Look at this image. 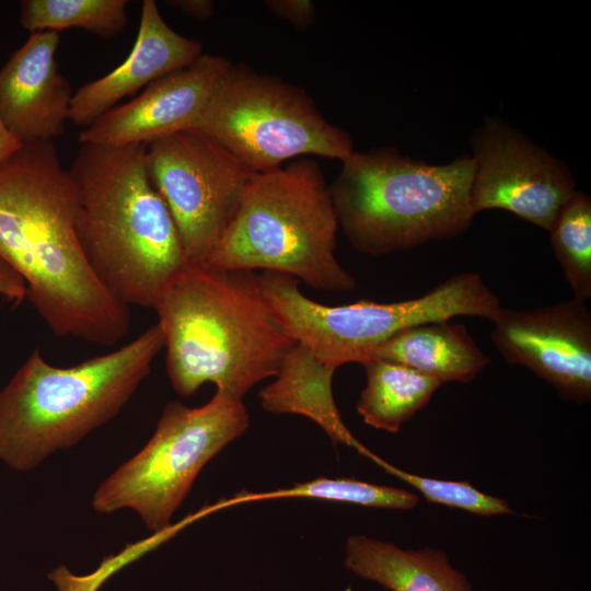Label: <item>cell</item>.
<instances>
[{
  "instance_id": "6",
  "label": "cell",
  "mask_w": 591,
  "mask_h": 591,
  "mask_svg": "<svg viewBox=\"0 0 591 591\" xmlns=\"http://www.w3.org/2000/svg\"><path fill=\"white\" fill-rule=\"evenodd\" d=\"M339 229L329 185L310 159L257 173L211 254L215 269L274 271L312 288L350 291L356 279L335 252Z\"/></svg>"
},
{
  "instance_id": "20",
  "label": "cell",
  "mask_w": 591,
  "mask_h": 591,
  "mask_svg": "<svg viewBox=\"0 0 591 591\" xmlns=\"http://www.w3.org/2000/svg\"><path fill=\"white\" fill-rule=\"evenodd\" d=\"M127 0H24L20 24L31 33L77 27L104 38L118 35L128 23Z\"/></svg>"
},
{
  "instance_id": "8",
  "label": "cell",
  "mask_w": 591,
  "mask_h": 591,
  "mask_svg": "<svg viewBox=\"0 0 591 591\" xmlns=\"http://www.w3.org/2000/svg\"><path fill=\"white\" fill-rule=\"evenodd\" d=\"M189 129L257 173L300 155L341 162L354 152L350 135L329 123L304 89L244 63L231 62Z\"/></svg>"
},
{
  "instance_id": "16",
  "label": "cell",
  "mask_w": 591,
  "mask_h": 591,
  "mask_svg": "<svg viewBox=\"0 0 591 591\" xmlns=\"http://www.w3.org/2000/svg\"><path fill=\"white\" fill-rule=\"evenodd\" d=\"M346 568L391 591H475L441 549H404L362 534L346 542Z\"/></svg>"
},
{
  "instance_id": "26",
  "label": "cell",
  "mask_w": 591,
  "mask_h": 591,
  "mask_svg": "<svg viewBox=\"0 0 591 591\" xmlns=\"http://www.w3.org/2000/svg\"><path fill=\"white\" fill-rule=\"evenodd\" d=\"M165 3L177 8L190 18L201 21L212 16L216 9V3L211 0H171Z\"/></svg>"
},
{
  "instance_id": "23",
  "label": "cell",
  "mask_w": 591,
  "mask_h": 591,
  "mask_svg": "<svg viewBox=\"0 0 591 591\" xmlns=\"http://www.w3.org/2000/svg\"><path fill=\"white\" fill-rule=\"evenodd\" d=\"M369 459L386 473L416 488L430 502L462 509L483 517L513 513L506 500L487 495L473 487L468 482L443 480L415 475L383 461L374 453H371Z\"/></svg>"
},
{
  "instance_id": "2",
  "label": "cell",
  "mask_w": 591,
  "mask_h": 591,
  "mask_svg": "<svg viewBox=\"0 0 591 591\" xmlns=\"http://www.w3.org/2000/svg\"><path fill=\"white\" fill-rule=\"evenodd\" d=\"M153 309L164 335L174 391L190 396L205 383L243 399L275 376L297 341L267 303L252 270L188 263Z\"/></svg>"
},
{
  "instance_id": "9",
  "label": "cell",
  "mask_w": 591,
  "mask_h": 591,
  "mask_svg": "<svg viewBox=\"0 0 591 591\" xmlns=\"http://www.w3.org/2000/svg\"><path fill=\"white\" fill-rule=\"evenodd\" d=\"M248 426L243 399L221 391L200 407L170 402L143 448L96 488L93 509H131L153 533L167 530L202 467Z\"/></svg>"
},
{
  "instance_id": "3",
  "label": "cell",
  "mask_w": 591,
  "mask_h": 591,
  "mask_svg": "<svg viewBox=\"0 0 591 591\" xmlns=\"http://www.w3.org/2000/svg\"><path fill=\"white\" fill-rule=\"evenodd\" d=\"M77 234L95 275L130 308H152L189 263L174 219L155 189L146 146L80 143L68 169Z\"/></svg>"
},
{
  "instance_id": "18",
  "label": "cell",
  "mask_w": 591,
  "mask_h": 591,
  "mask_svg": "<svg viewBox=\"0 0 591 591\" xmlns=\"http://www.w3.org/2000/svg\"><path fill=\"white\" fill-rule=\"evenodd\" d=\"M371 359L404 364L442 384L467 383L490 363L466 326L451 320L403 329L382 344Z\"/></svg>"
},
{
  "instance_id": "21",
  "label": "cell",
  "mask_w": 591,
  "mask_h": 591,
  "mask_svg": "<svg viewBox=\"0 0 591 591\" xmlns=\"http://www.w3.org/2000/svg\"><path fill=\"white\" fill-rule=\"evenodd\" d=\"M549 242L572 298H591V198L576 189L560 206L549 230Z\"/></svg>"
},
{
  "instance_id": "15",
  "label": "cell",
  "mask_w": 591,
  "mask_h": 591,
  "mask_svg": "<svg viewBox=\"0 0 591 591\" xmlns=\"http://www.w3.org/2000/svg\"><path fill=\"white\" fill-rule=\"evenodd\" d=\"M202 55V43L175 32L154 0L141 5L138 34L126 59L114 70L81 85L70 105L69 120L85 128L97 117L153 81L188 67Z\"/></svg>"
},
{
  "instance_id": "27",
  "label": "cell",
  "mask_w": 591,
  "mask_h": 591,
  "mask_svg": "<svg viewBox=\"0 0 591 591\" xmlns=\"http://www.w3.org/2000/svg\"><path fill=\"white\" fill-rule=\"evenodd\" d=\"M22 147L0 118V166L7 163Z\"/></svg>"
},
{
  "instance_id": "24",
  "label": "cell",
  "mask_w": 591,
  "mask_h": 591,
  "mask_svg": "<svg viewBox=\"0 0 591 591\" xmlns=\"http://www.w3.org/2000/svg\"><path fill=\"white\" fill-rule=\"evenodd\" d=\"M263 3L273 15L300 31H305L315 22L316 8L310 0H266Z\"/></svg>"
},
{
  "instance_id": "1",
  "label": "cell",
  "mask_w": 591,
  "mask_h": 591,
  "mask_svg": "<svg viewBox=\"0 0 591 591\" xmlns=\"http://www.w3.org/2000/svg\"><path fill=\"white\" fill-rule=\"evenodd\" d=\"M77 197L54 141L24 143L0 166V258L59 337L112 346L130 327L89 264L77 234Z\"/></svg>"
},
{
  "instance_id": "5",
  "label": "cell",
  "mask_w": 591,
  "mask_h": 591,
  "mask_svg": "<svg viewBox=\"0 0 591 591\" xmlns=\"http://www.w3.org/2000/svg\"><path fill=\"white\" fill-rule=\"evenodd\" d=\"M472 174L466 153L431 164L382 147L343 160L329 192L351 246L379 256L463 234L475 217Z\"/></svg>"
},
{
  "instance_id": "11",
  "label": "cell",
  "mask_w": 591,
  "mask_h": 591,
  "mask_svg": "<svg viewBox=\"0 0 591 591\" xmlns=\"http://www.w3.org/2000/svg\"><path fill=\"white\" fill-rule=\"evenodd\" d=\"M473 213L501 209L546 231L577 189L569 166L500 117L488 116L471 136Z\"/></svg>"
},
{
  "instance_id": "14",
  "label": "cell",
  "mask_w": 591,
  "mask_h": 591,
  "mask_svg": "<svg viewBox=\"0 0 591 591\" xmlns=\"http://www.w3.org/2000/svg\"><path fill=\"white\" fill-rule=\"evenodd\" d=\"M58 32H33L0 69V118L22 144L54 141L69 120L74 92L58 69Z\"/></svg>"
},
{
  "instance_id": "17",
  "label": "cell",
  "mask_w": 591,
  "mask_h": 591,
  "mask_svg": "<svg viewBox=\"0 0 591 591\" xmlns=\"http://www.w3.org/2000/svg\"><path fill=\"white\" fill-rule=\"evenodd\" d=\"M336 369L321 362L297 343L283 359L275 380L259 392L262 407L271 414H297L316 422L334 442L369 451L344 424L335 404L332 382Z\"/></svg>"
},
{
  "instance_id": "25",
  "label": "cell",
  "mask_w": 591,
  "mask_h": 591,
  "mask_svg": "<svg viewBox=\"0 0 591 591\" xmlns=\"http://www.w3.org/2000/svg\"><path fill=\"white\" fill-rule=\"evenodd\" d=\"M0 297L14 305L26 298V285L22 277L0 258Z\"/></svg>"
},
{
  "instance_id": "7",
  "label": "cell",
  "mask_w": 591,
  "mask_h": 591,
  "mask_svg": "<svg viewBox=\"0 0 591 591\" xmlns=\"http://www.w3.org/2000/svg\"><path fill=\"white\" fill-rule=\"evenodd\" d=\"M262 292L290 336L324 364H363L387 339L408 327L477 316L491 322L502 308L477 273H460L425 294L389 303L359 301L329 306L309 299L291 276L262 271Z\"/></svg>"
},
{
  "instance_id": "12",
  "label": "cell",
  "mask_w": 591,
  "mask_h": 591,
  "mask_svg": "<svg viewBox=\"0 0 591 591\" xmlns=\"http://www.w3.org/2000/svg\"><path fill=\"white\" fill-rule=\"evenodd\" d=\"M506 362L531 370L577 404L591 399V311L569 300L532 309L501 308L490 322Z\"/></svg>"
},
{
  "instance_id": "13",
  "label": "cell",
  "mask_w": 591,
  "mask_h": 591,
  "mask_svg": "<svg viewBox=\"0 0 591 591\" xmlns=\"http://www.w3.org/2000/svg\"><path fill=\"white\" fill-rule=\"evenodd\" d=\"M230 65L223 56L202 54L188 67L153 81L134 100L102 114L80 131L79 142L146 146L189 129Z\"/></svg>"
},
{
  "instance_id": "22",
  "label": "cell",
  "mask_w": 591,
  "mask_h": 591,
  "mask_svg": "<svg viewBox=\"0 0 591 591\" xmlns=\"http://www.w3.org/2000/svg\"><path fill=\"white\" fill-rule=\"evenodd\" d=\"M308 498L339 501L371 508L412 510L419 497L409 490L371 484L354 478L318 477L291 487L266 493L240 491L230 498L232 506L268 499Z\"/></svg>"
},
{
  "instance_id": "10",
  "label": "cell",
  "mask_w": 591,
  "mask_h": 591,
  "mask_svg": "<svg viewBox=\"0 0 591 591\" xmlns=\"http://www.w3.org/2000/svg\"><path fill=\"white\" fill-rule=\"evenodd\" d=\"M146 157L188 262L202 263L233 222L257 172L193 129L146 144Z\"/></svg>"
},
{
  "instance_id": "4",
  "label": "cell",
  "mask_w": 591,
  "mask_h": 591,
  "mask_svg": "<svg viewBox=\"0 0 591 591\" xmlns=\"http://www.w3.org/2000/svg\"><path fill=\"white\" fill-rule=\"evenodd\" d=\"M163 348L157 323L71 367L53 366L35 349L0 391V460L24 473L77 445L118 415Z\"/></svg>"
},
{
  "instance_id": "19",
  "label": "cell",
  "mask_w": 591,
  "mask_h": 591,
  "mask_svg": "<svg viewBox=\"0 0 591 591\" xmlns=\"http://www.w3.org/2000/svg\"><path fill=\"white\" fill-rule=\"evenodd\" d=\"M367 384L356 408L364 424L379 430L398 432L425 407L442 385L404 364L371 359L363 364Z\"/></svg>"
}]
</instances>
